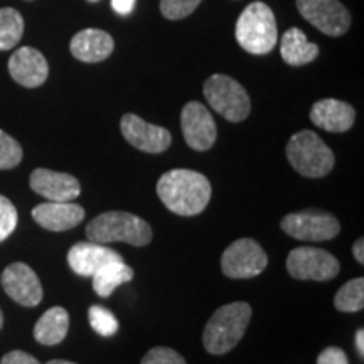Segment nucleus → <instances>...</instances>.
<instances>
[{"mask_svg":"<svg viewBox=\"0 0 364 364\" xmlns=\"http://www.w3.org/2000/svg\"><path fill=\"white\" fill-rule=\"evenodd\" d=\"M86 236L95 243L124 241L132 247H147L152 241V228L142 218L125 211H108L93 218L86 226Z\"/></svg>","mask_w":364,"mask_h":364,"instance_id":"obj_3","label":"nucleus"},{"mask_svg":"<svg viewBox=\"0 0 364 364\" xmlns=\"http://www.w3.org/2000/svg\"><path fill=\"white\" fill-rule=\"evenodd\" d=\"M0 364H41L34 356L24 351H11L2 358Z\"/></svg>","mask_w":364,"mask_h":364,"instance_id":"obj_31","label":"nucleus"},{"mask_svg":"<svg viewBox=\"0 0 364 364\" xmlns=\"http://www.w3.org/2000/svg\"><path fill=\"white\" fill-rule=\"evenodd\" d=\"M235 38L245 51L255 56L268 54L279 41V27L272 9L263 2H253L236 21Z\"/></svg>","mask_w":364,"mask_h":364,"instance_id":"obj_4","label":"nucleus"},{"mask_svg":"<svg viewBox=\"0 0 364 364\" xmlns=\"http://www.w3.org/2000/svg\"><path fill=\"white\" fill-rule=\"evenodd\" d=\"M90 326L102 338H112L118 331V321L115 314L102 306H91L88 309Z\"/></svg>","mask_w":364,"mask_h":364,"instance_id":"obj_25","label":"nucleus"},{"mask_svg":"<svg viewBox=\"0 0 364 364\" xmlns=\"http://www.w3.org/2000/svg\"><path fill=\"white\" fill-rule=\"evenodd\" d=\"M140 364H188V363H186V359L182 358L179 353L174 351V349L159 346V348L150 349V351L145 354Z\"/></svg>","mask_w":364,"mask_h":364,"instance_id":"obj_29","label":"nucleus"},{"mask_svg":"<svg viewBox=\"0 0 364 364\" xmlns=\"http://www.w3.org/2000/svg\"><path fill=\"white\" fill-rule=\"evenodd\" d=\"M122 135L130 145L147 154H161L172 144V135L164 127L152 125L136 117L135 113H127L120 122Z\"/></svg>","mask_w":364,"mask_h":364,"instance_id":"obj_13","label":"nucleus"},{"mask_svg":"<svg viewBox=\"0 0 364 364\" xmlns=\"http://www.w3.org/2000/svg\"><path fill=\"white\" fill-rule=\"evenodd\" d=\"M287 272L297 280L327 282L341 272L339 260L322 248L300 247L287 257Z\"/></svg>","mask_w":364,"mask_h":364,"instance_id":"obj_7","label":"nucleus"},{"mask_svg":"<svg viewBox=\"0 0 364 364\" xmlns=\"http://www.w3.org/2000/svg\"><path fill=\"white\" fill-rule=\"evenodd\" d=\"M9 73L12 80L24 88H38L49 76V65L38 49L24 46L9 59Z\"/></svg>","mask_w":364,"mask_h":364,"instance_id":"obj_15","label":"nucleus"},{"mask_svg":"<svg viewBox=\"0 0 364 364\" xmlns=\"http://www.w3.org/2000/svg\"><path fill=\"white\" fill-rule=\"evenodd\" d=\"M4 292L11 297L14 302L24 307H36L43 300V285L39 277L27 263L16 262L11 263L0 277Z\"/></svg>","mask_w":364,"mask_h":364,"instance_id":"obj_12","label":"nucleus"},{"mask_svg":"<svg viewBox=\"0 0 364 364\" xmlns=\"http://www.w3.org/2000/svg\"><path fill=\"white\" fill-rule=\"evenodd\" d=\"M267 265L265 250L252 238L236 240L221 255V270L228 279H253L260 275Z\"/></svg>","mask_w":364,"mask_h":364,"instance_id":"obj_8","label":"nucleus"},{"mask_svg":"<svg viewBox=\"0 0 364 364\" xmlns=\"http://www.w3.org/2000/svg\"><path fill=\"white\" fill-rule=\"evenodd\" d=\"M29 186L36 194L54 203L75 201L81 194V186L75 176L49 169H36L29 177Z\"/></svg>","mask_w":364,"mask_h":364,"instance_id":"obj_14","label":"nucleus"},{"mask_svg":"<svg viewBox=\"0 0 364 364\" xmlns=\"http://www.w3.org/2000/svg\"><path fill=\"white\" fill-rule=\"evenodd\" d=\"M311 120L318 129L332 132V134H343V132L351 130L356 120V112L349 103L336 98H324L314 103Z\"/></svg>","mask_w":364,"mask_h":364,"instance_id":"obj_18","label":"nucleus"},{"mask_svg":"<svg viewBox=\"0 0 364 364\" xmlns=\"http://www.w3.org/2000/svg\"><path fill=\"white\" fill-rule=\"evenodd\" d=\"M285 154L290 166L304 177L318 179L334 169V152L312 130H300L290 136Z\"/></svg>","mask_w":364,"mask_h":364,"instance_id":"obj_5","label":"nucleus"},{"mask_svg":"<svg viewBox=\"0 0 364 364\" xmlns=\"http://www.w3.org/2000/svg\"><path fill=\"white\" fill-rule=\"evenodd\" d=\"M334 307L339 312H359L364 307V279L349 280L341 287L334 297Z\"/></svg>","mask_w":364,"mask_h":364,"instance_id":"obj_24","label":"nucleus"},{"mask_svg":"<svg viewBox=\"0 0 364 364\" xmlns=\"http://www.w3.org/2000/svg\"><path fill=\"white\" fill-rule=\"evenodd\" d=\"M112 7L115 9V12L120 14V16H127L134 11L135 0H112Z\"/></svg>","mask_w":364,"mask_h":364,"instance_id":"obj_32","label":"nucleus"},{"mask_svg":"<svg viewBox=\"0 0 364 364\" xmlns=\"http://www.w3.org/2000/svg\"><path fill=\"white\" fill-rule=\"evenodd\" d=\"M122 260L124 258L115 250L90 240L73 245L68 252V263L71 270L81 277H93L107 263Z\"/></svg>","mask_w":364,"mask_h":364,"instance_id":"obj_16","label":"nucleus"},{"mask_svg":"<svg viewBox=\"0 0 364 364\" xmlns=\"http://www.w3.org/2000/svg\"><path fill=\"white\" fill-rule=\"evenodd\" d=\"M280 228L295 240L317 241V243L336 238L341 231L338 218L321 209H306V211L287 215L282 220Z\"/></svg>","mask_w":364,"mask_h":364,"instance_id":"obj_9","label":"nucleus"},{"mask_svg":"<svg viewBox=\"0 0 364 364\" xmlns=\"http://www.w3.org/2000/svg\"><path fill=\"white\" fill-rule=\"evenodd\" d=\"M93 290L100 297H110L113 290L122 284H129L134 279V268L122 262H112L103 265L93 277Z\"/></svg>","mask_w":364,"mask_h":364,"instance_id":"obj_22","label":"nucleus"},{"mask_svg":"<svg viewBox=\"0 0 364 364\" xmlns=\"http://www.w3.org/2000/svg\"><path fill=\"white\" fill-rule=\"evenodd\" d=\"M300 16L321 33L338 38L351 27V14L339 0H297Z\"/></svg>","mask_w":364,"mask_h":364,"instance_id":"obj_10","label":"nucleus"},{"mask_svg":"<svg viewBox=\"0 0 364 364\" xmlns=\"http://www.w3.org/2000/svg\"><path fill=\"white\" fill-rule=\"evenodd\" d=\"M282 59L290 66H304L318 56V46L309 43L307 36L297 27H292L280 41Z\"/></svg>","mask_w":364,"mask_h":364,"instance_id":"obj_21","label":"nucleus"},{"mask_svg":"<svg viewBox=\"0 0 364 364\" xmlns=\"http://www.w3.org/2000/svg\"><path fill=\"white\" fill-rule=\"evenodd\" d=\"M33 218L44 230L61 233V231L73 230L85 220V209L73 201H46L33 209Z\"/></svg>","mask_w":364,"mask_h":364,"instance_id":"obj_17","label":"nucleus"},{"mask_svg":"<svg viewBox=\"0 0 364 364\" xmlns=\"http://www.w3.org/2000/svg\"><path fill=\"white\" fill-rule=\"evenodd\" d=\"M181 129L186 144L191 149L204 152L215 145L218 139L216 122L203 103L189 102L181 112Z\"/></svg>","mask_w":364,"mask_h":364,"instance_id":"obj_11","label":"nucleus"},{"mask_svg":"<svg viewBox=\"0 0 364 364\" xmlns=\"http://www.w3.org/2000/svg\"><path fill=\"white\" fill-rule=\"evenodd\" d=\"M48 364H76V363H71V361H65V359H53V361H49Z\"/></svg>","mask_w":364,"mask_h":364,"instance_id":"obj_35","label":"nucleus"},{"mask_svg":"<svg viewBox=\"0 0 364 364\" xmlns=\"http://www.w3.org/2000/svg\"><path fill=\"white\" fill-rule=\"evenodd\" d=\"M201 0H161V12L166 19L181 21L198 9Z\"/></svg>","mask_w":364,"mask_h":364,"instance_id":"obj_27","label":"nucleus"},{"mask_svg":"<svg viewBox=\"0 0 364 364\" xmlns=\"http://www.w3.org/2000/svg\"><path fill=\"white\" fill-rule=\"evenodd\" d=\"M317 364H349V361L343 349L331 346V348H326L324 351L318 354Z\"/></svg>","mask_w":364,"mask_h":364,"instance_id":"obj_30","label":"nucleus"},{"mask_svg":"<svg viewBox=\"0 0 364 364\" xmlns=\"http://www.w3.org/2000/svg\"><path fill=\"white\" fill-rule=\"evenodd\" d=\"M70 331V314L65 307H51L34 326V339L39 344L56 346L63 343Z\"/></svg>","mask_w":364,"mask_h":364,"instance_id":"obj_20","label":"nucleus"},{"mask_svg":"<svg viewBox=\"0 0 364 364\" xmlns=\"http://www.w3.org/2000/svg\"><path fill=\"white\" fill-rule=\"evenodd\" d=\"M115 48L113 38L102 29H85L71 39V54L83 63H102Z\"/></svg>","mask_w":364,"mask_h":364,"instance_id":"obj_19","label":"nucleus"},{"mask_svg":"<svg viewBox=\"0 0 364 364\" xmlns=\"http://www.w3.org/2000/svg\"><path fill=\"white\" fill-rule=\"evenodd\" d=\"M356 348H358L359 356L364 358V329H359L356 332Z\"/></svg>","mask_w":364,"mask_h":364,"instance_id":"obj_34","label":"nucleus"},{"mask_svg":"<svg viewBox=\"0 0 364 364\" xmlns=\"http://www.w3.org/2000/svg\"><path fill=\"white\" fill-rule=\"evenodd\" d=\"M159 199L179 216H196L211 201V182L204 174L191 169H172L157 182Z\"/></svg>","mask_w":364,"mask_h":364,"instance_id":"obj_1","label":"nucleus"},{"mask_svg":"<svg viewBox=\"0 0 364 364\" xmlns=\"http://www.w3.org/2000/svg\"><path fill=\"white\" fill-rule=\"evenodd\" d=\"M17 221H19V215H17L16 206L11 199L0 194V243L16 231Z\"/></svg>","mask_w":364,"mask_h":364,"instance_id":"obj_28","label":"nucleus"},{"mask_svg":"<svg viewBox=\"0 0 364 364\" xmlns=\"http://www.w3.org/2000/svg\"><path fill=\"white\" fill-rule=\"evenodd\" d=\"M2 327H4V314L0 311V329H2Z\"/></svg>","mask_w":364,"mask_h":364,"instance_id":"obj_36","label":"nucleus"},{"mask_svg":"<svg viewBox=\"0 0 364 364\" xmlns=\"http://www.w3.org/2000/svg\"><path fill=\"white\" fill-rule=\"evenodd\" d=\"M353 255H354V258L358 260L359 265H364V241H363V238H359L356 243H354Z\"/></svg>","mask_w":364,"mask_h":364,"instance_id":"obj_33","label":"nucleus"},{"mask_svg":"<svg viewBox=\"0 0 364 364\" xmlns=\"http://www.w3.org/2000/svg\"><path fill=\"white\" fill-rule=\"evenodd\" d=\"M22 147L14 136L0 130V171H9L17 167L22 161Z\"/></svg>","mask_w":364,"mask_h":364,"instance_id":"obj_26","label":"nucleus"},{"mask_svg":"<svg viewBox=\"0 0 364 364\" xmlns=\"http://www.w3.org/2000/svg\"><path fill=\"white\" fill-rule=\"evenodd\" d=\"M91 2H95V0H91Z\"/></svg>","mask_w":364,"mask_h":364,"instance_id":"obj_37","label":"nucleus"},{"mask_svg":"<svg viewBox=\"0 0 364 364\" xmlns=\"http://www.w3.org/2000/svg\"><path fill=\"white\" fill-rule=\"evenodd\" d=\"M204 97L209 107L225 117L228 122H243L252 110V102L247 90L238 81L226 75H213L204 83Z\"/></svg>","mask_w":364,"mask_h":364,"instance_id":"obj_6","label":"nucleus"},{"mask_svg":"<svg viewBox=\"0 0 364 364\" xmlns=\"http://www.w3.org/2000/svg\"><path fill=\"white\" fill-rule=\"evenodd\" d=\"M24 34V19L12 7L0 9V51L16 48Z\"/></svg>","mask_w":364,"mask_h":364,"instance_id":"obj_23","label":"nucleus"},{"mask_svg":"<svg viewBox=\"0 0 364 364\" xmlns=\"http://www.w3.org/2000/svg\"><path fill=\"white\" fill-rule=\"evenodd\" d=\"M252 312V306L247 302H231L218 309L204 327L203 343L206 351L221 356L236 348L248 329Z\"/></svg>","mask_w":364,"mask_h":364,"instance_id":"obj_2","label":"nucleus"}]
</instances>
